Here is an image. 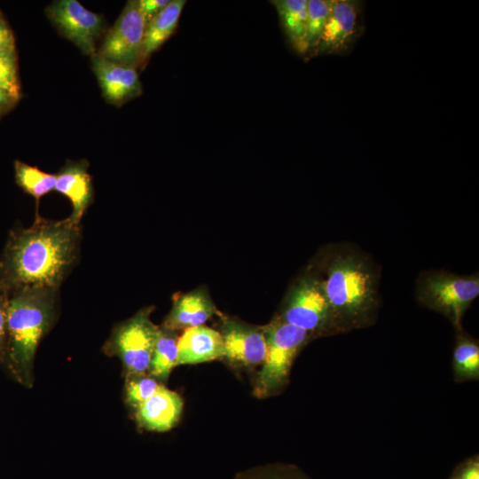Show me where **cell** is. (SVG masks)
I'll list each match as a JSON object with an SVG mask.
<instances>
[{"label":"cell","instance_id":"cell-1","mask_svg":"<svg viewBox=\"0 0 479 479\" xmlns=\"http://www.w3.org/2000/svg\"><path fill=\"white\" fill-rule=\"evenodd\" d=\"M81 225L69 217L45 219L36 213L29 227L16 226L0 254V289L6 294L25 287L59 290L75 267Z\"/></svg>","mask_w":479,"mask_h":479},{"label":"cell","instance_id":"cell-2","mask_svg":"<svg viewBox=\"0 0 479 479\" xmlns=\"http://www.w3.org/2000/svg\"><path fill=\"white\" fill-rule=\"evenodd\" d=\"M318 277L336 326H356L378 304V273L368 257L347 248L333 249L321 259Z\"/></svg>","mask_w":479,"mask_h":479},{"label":"cell","instance_id":"cell-3","mask_svg":"<svg viewBox=\"0 0 479 479\" xmlns=\"http://www.w3.org/2000/svg\"><path fill=\"white\" fill-rule=\"evenodd\" d=\"M59 291L25 287L7 294L4 368L20 383L33 384L35 356L56 317Z\"/></svg>","mask_w":479,"mask_h":479},{"label":"cell","instance_id":"cell-4","mask_svg":"<svg viewBox=\"0 0 479 479\" xmlns=\"http://www.w3.org/2000/svg\"><path fill=\"white\" fill-rule=\"evenodd\" d=\"M263 329L266 354L254 386V394L260 398L274 394L284 386L296 355L311 336L277 315Z\"/></svg>","mask_w":479,"mask_h":479},{"label":"cell","instance_id":"cell-5","mask_svg":"<svg viewBox=\"0 0 479 479\" xmlns=\"http://www.w3.org/2000/svg\"><path fill=\"white\" fill-rule=\"evenodd\" d=\"M416 294L420 302L443 313L459 327L465 311L479 294V276L427 271L417 280Z\"/></svg>","mask_w":479,"mask_h":479},{"label":"cell","instance_id":"cell-6","mask_svg":"<svg viewBox=\"0 0 479 479\" xmlns=\"http://www.w3.org/2000/svg\"><path fill=\"white\" fill-rule=\"evenodd\" d=\"M277 316L310 335L336 326L331 306L314 271L302 275L293 283Z\"/></svg>","mask_w":479,"mask_h":479},{"label":"cell","instance_id":"cell-7","mask_svg":"<svg viewBox=\"0 0 479 479\" xmlns=\"http://www.w3.org/2000/svg\"><path fill=\"white\" fill-rule=\"evenodd\" d=\"M153 309L143 308L116 326L105 346L107 352L121 359L126 376L146 373L149 370L160 329L150 318Z\"/></svg>","mask_w":479,"mask_h":479},{"label":"cell","instance_id":"cell-8","mask_svg":"<svg viewBox=\"0 0 479 479\" xmlns=\"http://www.w3.org/2000/svg\"><path fill=\"white\" fill-rule=\"evenodd\" d=\"M145 25L137 1H128L106 34L97 54L115 63L137 67L141 65Z\"/></svg>","mask_w":479,"mask_h":479},{"label":"cell","instance_id":"cell-9","mask_svg":"<svg viewBox=\"0 0 479 479\" xmlns=\"http://www.w3.org/2000/svg\"><path fill=\"white\" fill-rule=\"evenodd\" d=\"M46 14L59 33L82 53L90 57L97 54L96 43L106 27L101 15L76 0L54 1L47 7Z\"/></svg>","mask_w":479,"mask_h":479},{"label":"cell","instance_id":"cell-10","mask_svg":"<svg viewBox=\"0 0 479 479\" xmlns=\"http://www.w3.org/2000/svg\"><path fill=\"white\" fill-rule=\"evenodd\" d=\"M219 333L224 343V359L236 366L253 368L263 364L266 341L263 326L223 315Z\"/></svg>","mask_w":479,"mask_h":479},{"label":"cell","instance_id":"cell-11","mask_svg":"<svg viewBox=\"0 0 479 479\" xmlns=\"http://www.w3.org/2000/svg\"><path fill=\"white\" fill-rule=\"evenodd\" d=\"M361 33V3L355 0H334L318 44L310 56L346 54Z\"/></svg>","mask_w":479,"mask_h":479},{"label":"cell","instance_id":"cell-12","mask_svg":"<svg viewBox=\"0 0 479 479\" xmlns=\"http://www.w3.org/2000/svg\"><path fill=\"white\" fill-rule=\"evenodd\" d=\"M91 60L107 102L120 106L141 94L142 86L136 67L110 61L98 54L91 57Z\"/></svg>","mask_w":479,"mask_h":479},{"label":"cell","instance_id":"cell-13","mask_svg":"<svg viewBox=\"0 0 479 479\" xmlns=\"http://www.w3.org/2000/svg\"><path fill=\"white\" fill-rule=\"evenodd\" d=\"M221 313L216 309L206 287L177 294L162 326L173 331L203 326L214 316Z\"/></svg>","mask_w":479,"mask_h":479},{"label":"cell","instance_id":"cell-14","mask_svg":"<svg viewBox=\"0 0 479 479\" xmlns=\"http://www.w3.org/2000/svg\"><path fill=\"white\" fill-rule=\"evenodd\" d=\"M85 161H68L56 174L54 190L65 195L72 204L69 219L80 224L81 220L91 203L93 189L90 175Z\"/></svg>","mask_w":479,"mask_h":479},{"label":"cell","instance_id":"cell-15","mask_svg":"<svg viewBox=\"0 0 479 479\" xmlns=\"http://www.w3.org/2000/svg\"><path fill=\"white\" fill-rule=\"evenodd\" d=\"M183 407L182 397L161 384L152 397L136 409V416L145 429L165 432L177 423Z\"/></svg>","mask_w":479,"mask_h":479},{"label":"cell","instance_id":"cell-16","mask_svg":"<svg viewBox=\"0 0 479 479\" xmlns=\"http://www.w3.org/2000/svg\"><path fill=\"white\" fill-rule=\"evenodd\" d=\"M224 357L218 330L199 326L184 330L177 341V365H195Z\"/></svg>","mask_w":479,"mask_h":479},{"label":"cell","instance_id":"cell-17","mask_svg":"<svg viewBox=\"0 0 479 479\" xmlns=\"http://www.w3.org/2000/svg\"><path fill=\"white\" fill-rule=\"evenodd\" d=\"M185 0H172L145 25L141 64H145L149 57L157 51L174 33L183 8Z\"/></svg>","mask_w":479,"mask_h":479},{"label":"cell","instance_id":"cell-18","mask_svg":"<svg viewBox=\"0 0 479 479\" xmlns=\"http://www.w3.org/2000/svg\"><path fill=\"white\" fill-rule=\"evenodd\" d=\"M271 3L277 10L281 27L292 48L298 54H308L307 0H276Z\"/></svg>","mask_w":479,"mask_h":479},{"label":"cell","instance_id":"cell-19","mask_svg":"<svg viewBox=\"0 0 479 479\" xmlns=\"http://www.w3.org/2000/svg\"><path fill=\"white\" fill-rule=\"evenodd\" d=\"M177 332L160 326L148 373L160 382L166 381L177 365Z\"/></svg>","mask_w":479,"mask_h":479},{"label":"cell","instance_id":"cell-20","mask_svg":"<svg viewBox=\"0 0 479 479\" xmlns=\"http://www.w3.org/2000/svg\"><path fill=\"white\" fill-rule=\"evenodd\" d=\"M14 172L16 183L35 199L37 207L40 199L55 188L56 174L42 171L20 161H15Z\"/></svg>","mask_w":479,"mask_h":479},{"label":"cell","instance_id":"cell-21","mask_svg":"<svg viewBox=\"0 0 479 479\" xmlns=\"http://www.w3.org/2000/svg\"><path fill=\"white\" fill-rule=\"evenodd\" d=\"M334 0L307 1V36L308 54L316 49L330 15Z\"/></svg>","mask_w":479,"mask_h":479},{"label":"cell","instance_id":"cell-22","mask_svg":"<svg viewBox=\"0 0 479 479\" xmlns=\"http://www.w3.org/2000/svg\"><path fill=\"white\" fill-rule=\"evenodd\" d=\"M126 377V400L135 409L152 397L161 385L147 373Z\"/></svg>","mask_w":479,"mask_h":479},{"label":"cell","instance_id":"cell-23","mask_svg":"<svg viewBox=\"0 0 479 479\" xmlns=\"http://www.w3.org/2000/svg\"><path fill=\"white\" fill-rule=\"evenodd\" d=\"M456 370L461 375L477 376L479 372L478 345L467 338H461L453 351Z\"/></svg>","mask_w":479,"mask_h":479},{"label":"cell","instance_id":"cell-24","mask_svg":"<svg viewBox=\"0 0 479 479\" xmlns=\"http://www.w3.org/2000/svg\"><path fill=\"white\" fill-rule=\"evenodd\" d=\"M233 479H308L297 467L282 465L269 464L244 470L235 475Z\"/></svg>","mask_w":479,"mask_h":479},{"label":"cell","instance_id":"cell-25","mask_svg":"<svg viewBox=\"0 0 479 479\" xmlns=\"http://www.w3.org/2000/svg\"><path fill=\"white\" fill-rule=\"evenodd\" d=\"M0 58L17 60L13 34L0 13Z\"/></svg>","mask_w":479,"mask_h":479},{"label":"cell","instance_id":"cell-26","mask_svg":"<svg viewBox=\"0 0 479 479\" xmlns=\"http://www.w3.org/2000/svg\"><path fill=\"white\" fill-rule=\"evenodd\" d=\"M16 61L0 58V86L20 91Z\"/></svg>","mask_w":479,"mask_h":479},{"label":"cell","instance_id":"cell-27","mask_svg":"<svg viewBox=\"0 0 479 479\" xmlns=\"http://www.w3.org/2000/svg\"><path fill=\"white\" fill-rule=\"evenodd\" d=\"M7 294L0 289V365L4 367L7 345Z\"/></svg>","mask_w":479,"mask_h":479},{"label":"cell","instance_id":"cell-28","mask_svg":"<svg viewBox=\"0 0 479 479\" xmlns=\"http://www.w3.org/2000/svg\"><path fill=\"white\" fill-rule=\"evenodd\" d=\"M137 3L139 10L147 23L169 3V0H139Z\"/></svg>","mask_w":479,"mask_h":479},{"label":"cell","instance_id":"cell-29","mask_svg":"<svg viewBox=\"0 0 479 479\" xmlns=\"http://www.w3.org/2000/svg\"><path fill=\"white\" fill-rule=\"evenodd\" d=\"M19 96L20 91L0 86V116L13 106Z\"/></svg>","mask_w":479,"mask_h":479},{"label":"cell","instance_id":"cell-30","mask_svg":"<svg viewBox=\"0 0 479 479\" xmlns=\"http://www.w3.org/2000/svg\"><path fill=\"white\" fill-rule=\"evenodd\" d=\"M451 479H459V478L457 477V476L453 474Z\"/></svg>","mask_w":479,"mask_h":479},{"label":"cell","instance_id":"cell-31","mask_svg":"<svg viewBox=\"0 0 479 479\" xmlns=\"http://www.w3.org/2000/svg\"><path fill=\"white\" fill-rule=\"evenodd\" d=\"M1 13V12H0Z\"/></svg>","mask_w":479,"mask_h":479}]
</instances>
